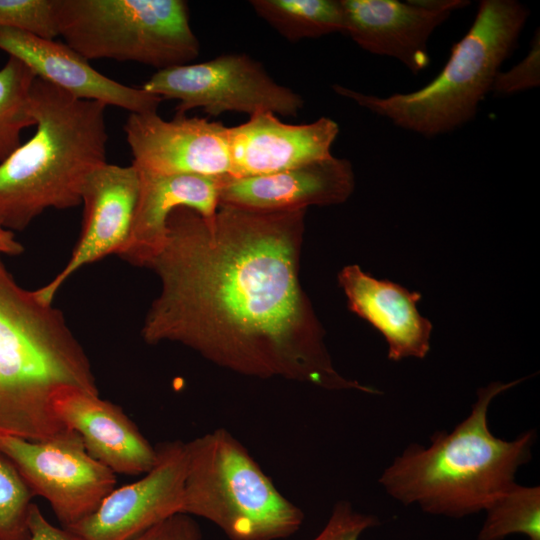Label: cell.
Listing matches in <instances>:
<instances>
[{
	"label": "cell",
	"mask_w": 540,
	"mask_h": 540,
	"mask_svg": "<svg viewBox=\"0 0 540 540\" xmlns=\"http://www.w3.org/2000/svg\"><path fill=\"white\" fill-rule=\"evenodd\" d=\"M338 281L349 309L385 338L390 360L426 357L433 326L418 311L422 297L419 292L387 279H377L358 265L344 267Z\"/></svg>",
	"instance_id": "18"
},
{
	"label": "cell",
	"mask_w": 540,
	"mask_h": 540,
	"mask_svg": "<svg viewBox=\"0 0 540 540\" xmlns=\"http://www.w3.org/2000/svg\"><path fill=\"white\" fill-rule=\"evenodd\" d=\"M378 525L376 516L355 510L348 501H339L323 529L311 540H359L364 531Z\"/></svg>",
	"instance_id": "25"
},
{
	"label": "cell",
	"mask_w": 540,
	"mask_h": 540,
	"mask_svg": "<svg viewBox=\"0 0 540 540\" xmlns=\"http://www.w3.org/2000/svg\"><path fill=\"white\" fill-rule=\"evenodd\" d=\"M352 164L330 155L281 172L221 181L220 204L255 210H299L345 202L352 194Z\"/></svg>",
	"instance_id": "17"
},
{
	"label": "cell",
	"mask_w": 540,
	"mask_h": 540,
	"mask_svg": "<svg viewBox=\"0 0 540 540\" xmlns=\"http://www.w3.org/2000/svg\"><path fill=\"white\" fill-rule=\"evenodd\" d=\"M58 36L86 60L137 62L159 70L200 53L182 0H53Z\"/></svg>",
	"instance_id": "7"
},
{
	"label": "cell",
	"mask_w": 540,
	"mask_h": 540,
	"mask_svg": "<svg viewBox=\"0 0 540 540\" xmlns=\"http://www.w3.org/2000/svg\"><path fill=\"white\" fill-rule=\"evenodd\" d=\"M528 15V8L515 0H482L440 73L416 91L379 97L339 84L332 89L400 128L426 137L449 133L475 117Z\"/></svg>",
	"instance_id": "5"
},
{
	"label": "cell",
	"mask_w": 540,
	"mask_h": 540,
	"mask_svg": "<svg viewBox=\"0 0 540 540\" xmlns=\"http://www.w3.org/2000/svg\"><path fill=\"white\" fill-rule=\"evenodd\" d=\"M141 89L163 100H177L176 114L200 108L214 117L262 111L296 117L304 108L301 95L277 83L260 62L244 53L159 70Z\"/></svg>",
	"instance_id": "8"
},
{
	"label": "cell",
	"mask_w": 540,
	"mask_h": 540,
	"mask_svg": "<svg viewBox=\"0 0 540 540\" xmlns=\"http://www.w3.org/2000/svg\"><path fill=\"white\" fill-rule=\"evenodd\" d=\"M185 448L181 513L210 521L229 540H280L299 530L303 511L229 431L216 429Z\"/></svg>",
	"instance_id": "6"
},
{
	"label": "cell",
	"mask_w": 540,
	"mask_h": 540,
	"mask_svg": "<svg viewBox=\"0 0 540 540\" xmlns=\"http://www.w3.org/2000/svg\"><path fill=\"white\" fill-rule=\"evenodd\" d=\"M34 493L13 461L0 449V540H27Z\"/></svg>",
	"instance_id": "23"
},
{
	"label": "cell",
	"mask_w": 540,
	"mask_h": 540,
	"mask_svg": "<svg viewBox=\"0 0 540 540\" xmlns=\"http://www.w3.org/2000/svg\"><path fill=\"white\" fill-rule=\"evenodd\" d=\"M53 408L61 422L81 437L88 454L114 473L141 475L154 466L156 447L121 407L101 399L99 393L65 387L54 395Z\"/></svg>",
	"instance_id": "16"
},
{
	"label": "cell",
	"mask_w": 540,
	"mask_h": 540,
	"mask_svg": "<svg viewBox=\"0 0 540 540\" xmlns=\"http://www.w3.org/2000/svg\"><path fill=\"white\" fill-rule=\"evenodd\" d=\"M138 191L139 176L133 164L105 163L90 173L81 193L80 237L63 269L34 290L40 301L52 304L63 283L82 266L122 251L130 236Z\"/></svg>",
	"instance_id": "13"
},
{
	"label": "cell",
	"mask_w": 540,
	"mask_h": 540,
	"mask_svg": "<svg viewBox=\"0 0 540 540\" xmlns=\"http://www.w3.org/2000/svg\"><path fill=\"white\" fill-rule=\"evenodd\" d=\"M28 529L29 537L27 540H81L70 530L51 524L34 503L29 512Z\"/></svg>",
	"instance_id": "28"
},
{
	"label": "cell",
	"mask_w": 540,
	"mask_h": 540,
	"mask_svg": "<svg viewBox=\"0 0 540 540\" xmlns=\"http://www.w3.org/2000/svg\"><path fill=\"white\" fill-rule=\"evenodd\" d=\"M524 379L480 388L468 416L451 431L435 432L427 446H407L379 478L385 492L432 515L461 518L484 511L532 458L535 431L505 440L488 424L493 399Z\"/></svg>",
	"instance_id": "2"
},
{
	"label": "cell",
	"mask_w": 540,
	"mask_h": 540,
	"mask_svg": "<svg viewBox=\"0 0 540 540\" xmlns=\"http://www.w3.org/2000/svg\"><path fill=\"white\" fill-rule=\"evenodd\" d=\"M305 212L219 204L205 219L175 209L163 246L144 266L161 283L141 330L144 341L181 343L246 376L378 394L334 368L301 289Z\"/></svg>",
	"instance_id": "1"
},
{
	"label": "cell",
	"mask_w": 540,
	"mask_h": 540,
	"mask_svg": "<svg viewBox=\"0 0 540 540\" xmlns=\"http://www.w3.org/2000/svg\"><path fill=\"white\" fill-rule=\"evenodd\" d=\"M131 540H202V531L192 516L177 513L151 526Z\"/></svg>",
	"instance_id": "27"
},
{
	"label": "cell",
	"mask_w": 540,
	"mask_h": 540,
	"mask_svg": "<svg viewBox=\"0 0 540 540\" xmlns=\"http://www.w3.org/2000/svg\"><path fill=\"white\" fill-rule=\"evenodd\" d=\"M338 133V124L328 117L287 124L272 112H258L228 127L230 178L273 174L326 158Z\"/></svg>",
	"instance_id": "14"
},
{
	"label": "cell",
	"mask_w": 540,
	"mask_h": 540,
	"mask_svg": "<svg viewBox=\"0 0 540 540\" xmlns=\"http://www.w3.org/2000/svg\"><path fill=\"white\" fill-rule=\"evenodd\" d=\"M137 171L139 191L130 236L118 255L132 265L144 267L163 246L167 220L175 209L190 208L205 219L215 216L224 179Z\"/></svg>",
	"instance_id": "19"
},
{
	"label": "cell",
	"mask_w": 540,
	"mask_h": 540,
	"mask_svg": "<svg viewBox=\"0 0 540 540\" xmlns=\"http://www.w3.org/2000/svg\"><path fill=\"white\" fill-rule=\"evenodd\" d=\"M0 449L64 528L92 514L116 487L115 473L88 454L73 430L40 441L0 437Z\"/></svg>",
	"instance_id": "9"
},
{
	"label": "cell",
	"mask_w": 540,
	"mask_h": 540,
	"mask_svg": "<svg viewBox=\"0 0 540 540\" xmlns=\"http://www.w3.org/2000/svg\"><path fill=\"white\" fill-rule=\"evenodd\" d=\"M36 75L21 60L9 56L0 69V162L21 145L22 131L35 126L30 91Z\"/></svg>",
	"instance_id": "22"
},
{
	"label": "cell",
	"mask_w": 540,
	"mask_h": 540,
	"mask_svg": "<svg viewBox=\"0 0 540 540\" xmlns=\"http://www.w3.org/2000/svg\"><path fill=\"white\" fill-rule=\"evenodd\" d=\"M540 84V35L537 29L528 54L507 71H499L492 90L499 95H511L535 88Z\"/></svg>",
	"instance_id": "26"
},
{
	"label": "cell",
	"mask_w": 540,
	"mask_h": 540,
	"mask_svg": "<svg viewBox=\"0 0 540 540\" xmlns=\"http://www.w3.org/2000/svg\"><path fill=\"white\" fill-rule=\"evenodd\" d=\"M65 387L99 393L61 310L18 285L0 257V437L40 441L71 430L53 408Z\"/></svg>",
	"instance_id": "3"
},
{
	"label": "cell",
	"mask_w": 540,
	"mask_h": 540,
	"mask_svg": "<svg viewBox=\"0 0 540 540\" xmlns=\"http://www.w3.org/2000/svg\"><path fill=\"white\" fill-rule=\"evenodd\" d=\"M0 50L24 62L36 75L70 95L116 106L130 113L157 112L163 99L96 71L66 44L0 27Z\"/></svg>",
	"instance_id": "15"
},
{
	"label": "cell",
	"mask_w": 540,
	"mask_h": 540,
	"mask_svg": "<svg viewBox=\"0 0 540 540\" xmlns=\"http://www.w3.org/2000/svg\"><path fill=\"white\" fill-rule=\"evenodd\" d=\"M249 3L260 18L291 42L344 30L340 0H252Z\"/></svg>",
	"instance_id": "20"
},
{
	"label": "cell",
	"mask_w": 540,
	"mask_h": 540,
	"mask_svg": "<svg viewBox=\"0 0 540 540\" xmlns=\"http://www.w3.org/2000/svg\"><path fill=\"white\" fill-rule=\"evenodd\" d=\"M24 247L15 239L12 231L5 229L0 225V254L20 255Z\"/></svg>",
	"instance_id": "29"
},
{
	"label": "cell",
	"mask_w": 540,
	"mask_h": 540,
	"mask_svg": "<svg viewBox=\"0 0 540 540\" xmlns=\"http://www.w3.org/2000/svg\"><path fill=\"white\" fill-rule=\"evenodd\" d=\"M478 540H503L513 534L540 540V487L516 482L485 510Z\"/></svg>",
	"instance_id": "21"
},
{
	"label": "cell",
	"mask_w": 540,
	"mask_h": 540,
	"mask_svg": "<svg viewBox=\"0 0 540 540\" xmlns=\"http://www.w3.org/2000/svg\"><path fill=\"white\" fill-rule=\"evenodd\" d=\"M0 27L54 40L58 32L53 0H0Z\"/></svg>",
	"instance_id": "24"
},
{
	"label": "cell",
	"mask_w": 540,
	"mask_h": 540,
	"mask_svg": "<svg viewBox=\"0 0 540 540\" xmlns=\"http://www.w3.org/2000/svg\"><path fill=\"white\" fill-rule=\"evenodd\" d=\"M156 451L154 466L141 479L115 487L92 514L66 529L81 540H131L158 522L181 513L185 443L163 442Z\"/></svg>",
	"instance_id": "11"
},
{
	"label": "cell",
	"mask_w": 540,
	"mask_h": 540,
	"mask_svg": "<svg viewBox=\"0 0 540 540\" xmlns=\"http://www.w3.org/2000/svg\"><path fill=\"white\" fill-rule=\"evenodd\" d=\"M103 103L37 78L30 91L36 131L0 162V225L22 231L45 210L81 204L87 177L106 162Z\"/></svg>",
	"instance_id": "4"
},
{
	"label": "cell",
	"mask_w": 540,
	"mask_h": 540,
	"mask_svg": "<svg viewBox=\"0 0 540 540\" xmlns=\"http://www.w3.org/2000/svg\"><path fill=\"white\" fill-rule=\"evenodd\" d=\"M124 132L139 170L230 178L228 127L221 122L186 114L164 120L157 112L130 113Z\"/></svg>",
	"instance_id": "10"
},
{
	"label": "cell",
	"mask_w": 540,
	"mask_h": 540,
	"mask_svg": "<svg viewBox=\"0 0 540 540\" xmlns=\"http://www.w3.org/2000/svg\"><path fill=\"white\" fill-rule=\"evenodd\" d=\"M344 30L363 50L394 58L413 74L429 64L428 40L464 0H340Z\"/></svg>",
	"instance_id": "12"
}]
</instances>
